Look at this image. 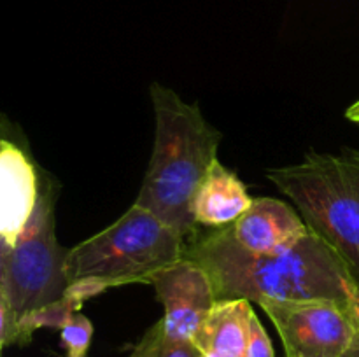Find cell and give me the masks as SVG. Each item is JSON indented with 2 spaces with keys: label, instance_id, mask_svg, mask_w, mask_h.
<instances>
[{
  "label": "cell",
  "instance_id": "obj_15",
  "mask_svg": "<svg viewBox=\"0 0 359 357\" xmlns=\"http://www.w3.org/2000/svg\"><path fill=\"white\" fill-rule=\"evenodd\" d=\"M347 314H349L351 322L354 328V343L353 349H359V289L353 294V298L347 303Z\"/></svg>",
  "mask_w": 359,
  "mask_h": 357
},
{
  "label": "cell",
  "instance_id": "obj_3",
  "mask_svg": "<svg viewBox=\"0 0 359 357\" xmlns=\"http://www.w3.org/2000/svg\"><path fill=\"white\" fill-rule=\"evenodd\" d=\"M184 254L186 238L133 203L114 224L70 248L65 268L70 289L86 301L109 287L153 284Z\"/></svg>",
  "mask_w": 359,
  "mask_h": 357
},
{
  "label": "cell",
  "instance_id": "obj_1",
  "mask_svg": "<svg viewBox=\"0 0 359 357\" xmlns=\"http://www.w3.org/2000/svg\"><path fill=\"white\" fill-rule=\"evenodd\" d=\"M186 258L212 280L217 301L332 300L347 304L359 286L342 259L314 231L276 254L242 248L226 227L196 231L186 240Z\"/></svg>",
  "mask_w": 359,
  "mask_h": 357
},
{
  "label": "cell",
  "instance_id": "obj_2",
  "mask_svg": "<svg viewBox=\"0 0 359 357\" xmlns=\"http://www.w3.org/2000/svg\"><path fill=\"white\" fill-rule=\"evenodd\" d=\"M151 100L156 133L135 203L188 240L198 231L193 202L217 161L221 133L205 121L198 105L188 104L163 84H151Z\"/></svg>",
  "mask_w": 359,
  "mask_h": 357
},
{
  "label": "cell",
  "instance_id": "obj_13",
  "mask_svg": "<svg viewBox=\"0 0 359 357\" xmlns=\"http://www.w3.org/2000/svg\"><path fill=\"white\" fill-rule=\"evenodd\" d=\"M91 338H93V324L81 312H76L74 317L62 328V343L69 357H86Z\"/></svg>",
  "mask_w": 359,
  "mask_h": 357
},
{
  "label": "cell",
  "instance_id": "obj_14",
  "mask_svg": "<svg viewBox=\"0 0 359 357\" xmlns=\"http://www.w3.org/2000/svg\"><path fill=\"white\" fill-rule=\"evenodd\" d=\"M245 357H273V346L266 335L265 328L259 322L258 315H252L251 329H249V342Z\"/></svg>",
  "mask_w": 359,
  "mask_h": 357
},
{
  "label": "cell",
  "instance_id": "obj_4",
  "mask_svg": "<svg viewBox=\"0 0 359 357\" xmlns=\"http://www.w3.org/2000/svg\"><path fill=\"white\" fill-rule=\"evenodd\" d=\"M266 177L290 196L359 286V150L307 153L302 163L273 168Z\"/></svg>",
  "mask_w": 359,
  "mask_h": 357
},
{
  "label": "cell",
  "instance_id": "obj_10",
  "mask_svg": "<svg viewBox=\"0 0 359 357\" xmlns=\"http://www.w3.org/2000/svg\"><path fill=\"white\" fill-rule=\"evenodd\" d=\"M244 182L219 161L212 164L193 202V217L198 226L226 227L251 206Z\"/></svg>",
  "mask_w": 359,
  "mask_h": 357
},
{
  "label": "cell",
  "instance_id": "obj_11",
  "mask_svg": "<svg viewBox=\"0 0 359 357\" xmlns=\"http://www.w3.org/2000/svg\"><path fill=\"white\" fill-rule=\"evenodd\" d=\"M252 315L249 300L217 301L193 343L203 356L245 357Z\"/></svg>",
  "mask_w": 359,
  "mask_h": 357
},
{
  "label": "cell",
  "instance_id": "obj_17",
  "mask_svg": "<svg viewBox=\"0 0 359 357\" xmlns=\"http://www.w3.org/2000/svg\"><path fill=\"white\" fill-rule=\"evenodd\" d=\"M344 357H359V349H351Z\"/></svg>",
  "mask_w": 359,
  "mask_h": 357
},
{
  "label": "cell",
  "instance_id": "obj_9",
  "mask_svg": "<svg viewBox=\"0 0 359 357\" xmlns=\"http://www.w3.org/2000/svg\"><path fill=\"white\" fill-rule=\"evenodd\" d=\"M41 175L23 149L2 139L0 144V241L13 244L34 214Z\"/></svg>",
  "mask_w": 359,
  "mask_h": 357
},
{
  "label": "cell",
  "instance_id": "obj_7",
  "mask_svg": "<svg viewBox=\"0 0 359 357\" xmlns=\"http://www.w3.org/2000/svg\"><path fill=\"white\" fill-rule=\"evenodd\" d=\"M163 304V329L170 336L195 342L203 322L217 303L209 273L189 258H182L154 276L153 284Z\"/></svg>",
  "mask_w": 359,
  "mask_h": 357
},
{
  "label": "cell",
  "instance_id": "obj_12",
  "mask_svg": "<svg viewBox=\"0 0 359 357\" xmlns=\"http://www.w3.org/2000/svg\"><path fill=\"white\" fill-rule=\"evenodd\" d=\"M128 357H203V354L193 342L168 335L161 321H158L147 329Z\"/></svg>",
  "mask_w": 359,
  "mask_h": 357
},
{
  "label": "cell",
  "instance_id": "obj_18",
  "mask_svg": "<svg viewBox=\"0 0 359 357\" xmlns=\"http://www.w3.org/2000/svg\"><path fill=\"white\" fill-rule=\"evenodd\" d=\"M203 357H214V356H203Z\"/></svg>",
  "mask_w": 359,
  "mask_h": 357
},
{
  "label": "cell",
  "instance_id": "obj_16",
  "mask_svg": "<svg viewBox=\"0 0 359 357\" xmlns=\"http://www.w3.org/2000/svg\"><path fill=\"white\" fill-rule=\"evenodd\" d=\"M347 119H351V121L359 125V100L347 108Z\"/></svg>",
  "mask_w": 359,
  "mask_h": 357
},
{
  "label": "cell",
  "instance_id": "obj_8",
  "mask_svg": "<svg viewBox=\"0 0 359 357\" xmlns=\"http://www.w3.org/2000/svg\"><path fill=\"white\" fill-rule=\"evenodd\" d=\"M233 240L255 254H276L311 231L304 217L276 198H255L251 206L228 226Z\"/></svg>",
  "mask_w": 359,
  "mask_h": 357
},
{
  "label": "cell",
  "instance_id": "obj_5",
  "mask_svg": "<svg viewBox=\"0 0 359 357\" xmlns=\"http://www.w3.org/2000/svg\"><path fill=\"white\" fill-rule=\"evenodd\" d=\"M56 195L55 182L41 175L30 220L13 244L0 241V304L9 308L18 322L58 303L69 293V251L58 244L55 233Z\"/></svg>",
  "mask_w": 359,
  "mask_h": 357
},
{
  "label": "cell",
  "instance_id": "obj_6",
  "mask_svg": "<svg viewBox=\"0 0 359 357\" xmlns=\"http://www.w3.org/2000/svg\"><path fill=\"white\" fill-rule=\"evenodd\" d=\"M286 357H344L354 343L347 304L332 300L263 301Z\"/></svg>",
  "mask_w": 359,
  "mask_h": 357
}]
</instances>
